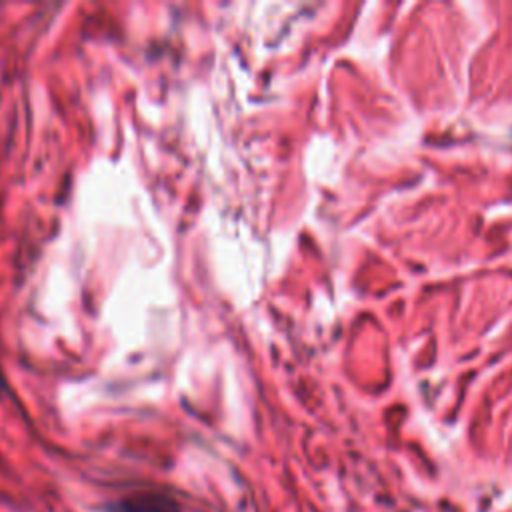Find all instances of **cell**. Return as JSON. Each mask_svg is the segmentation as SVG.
<instances>
[{
    "label": "cell",
    "instance_id": "obj_1",
    "mask_svg": "<svg viewBox=\"0 0 512 512\" xmlns=\"http://www.w3.org/2000/svg\"><path fill=\"white\" fill-rule=\"evenodd\" d=\"M104 512H184V508L170 492L148 488L108 500Z\"/></svg>",
    "mask_w": 512,
    "mask_h": 512
},
{
    "label": "cell",
    "instance_id": "obj_2",
    "mask_svg": "<svg viewBox=\"0 0 512 512\" xmlns=\"http://www.w3.org/2000/svg\"><path fill=\"white\" fill-rule=\"evenodd\" d=\"M6 392V378H4V374H2V370H0V396Z\"/></svg>",
    "mask_w": 512,
    "mask_h": 512
}]
</instances>
